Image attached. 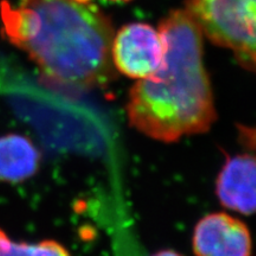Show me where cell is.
<instances>
[{"label":"cell","instance_id":"1","mask_svg":"<svg viewBox=\"0 0 256 256\" xmlns=\"http://www.w3.org/2000/svg\"><path fill=\"white\" fill-rule=\"evenodd\" d=\"M2 32L48 81L74 90L107 86L114 28L92 0H22L0 4Z\"/></svg>","mask_w":256,"mask_h":256},{"label":"cell","instance_id":"2","mask_svg":"<svg viewBox=\"0 0 256 256\" xmlns=\"http://www.w3.org/2000/svg\"><path fill=\"white\" fill-rule=\"evenodd\" d=\"M158 30L165 40L162 66L128 95L130 124L156 142L171 144L206 133L217 119L203 34L185 10L170 12Z\"/></svg>","mask_w":256,"mask_h":256},{"label":"cell","instance_id":"3","mask_svg":"<svg viewBox=\"0 0 256 256\" xmlns=\"http://www.w3.org/2000/svg\"><path fill=\"white\" fill-rule=\"evenodd\" d=\"M202 34L232 51L240 66L255 69V0H186Z\"/></svg>","mask_w":256,"mask_h":256},{"label":"cell","instance_id":"4","mask_svg":"<svg viewBox=\"0 0 256 256\" xmlns=\"http://www.w3.org/2000/svg\"><path fill=\"white\" fill-rule=\"evenodd\" d=\"M165 51V40L159 30L148 24H128L114 36L112 60L118 72L139 81L162 66Z\"/></svg>","mask_w":256,"mask_h":256},{"label":"cell","instance_id":"5","mask_svg":"<svg viewBox=\"0 0 256 256\" xmlns=\"http://www.w3.org/2000/svg\"><path fill=\"white\" fill-rule=\"evenodd\" d=\"M192 247L196 256H252V235L241 220L210 214L194 226Z\"/></svg>","mask_w":256,"mask_h":256},{"label":"cell","instance_id":"6","mask_svg":"<svg viewBox=\"0 0 256 256\" xmlns=\"http://www.w3.org/2000/svg\"><path fill=\"white\" fill-rule=\"evenodd\" d=\"M256 164L249 153L232 156L220 170L216 182V194L226 209L243 216L255 211Z\"/></svg>","mask_w":256,"mask_h":256},{"label":"cell","instance_id":"7","mask_svg":"<svg viewBox=\"0 0 256 256\" xmlns=\"http://www.w3.org/2000/svg\"><path fill=\"white\" fill-rule=\"evenodd\" d=\"M40 154L26 136L10 133L0 136V182L22 183L36 174Z\"/></svg>","mask_w":256,"mask_h":256},{"label":"cell","instance_id":"8","mask_svg":"<svg viewBox=\"0 0 256 256\" xmlns=\"http://www.w3.org/2000/svg\"><path fill=\"white\" fill-rule=\"evenodd\" d=\"M0 256H72L68 249L54 240L38 243L14 242L0 229Z\"/></svg>","mask_w":256,"mask_h":256},{"label":"cell","instance_id":"9","mask_svg":"<svg viewBox=\"0 0 256 256\" xmlns=\"http://www.w3.org/2000/svg\"><path fill=\"white\" fill-rule=\"evenodd\" d=\"M151 256H184V255L179 254V252L174 250H162V252H156V254H153Z\"/></svg>","mask_w":256,"mask_h":256},{"label":"cell","instance_id":"10","mask_svg":"<svg viewBox=\"0 0 256 256\" xmlns=\"http://www.w3.org/2000/svg\"><path fill=\"white\" fill-rule=\"evenodd\" d=\"M110 2H130V0H110Z\"/></svg>","mask_w":256,"mask_h":256}]
</instances>
